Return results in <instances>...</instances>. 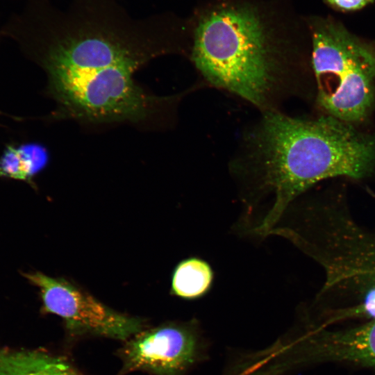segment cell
Wrapping results in <instances>:
<instances>
[{
	"instance_id": "obj_9",
	"label": "cell",
	"mask_w": 375,
	"mask_h": 375,
	"mask_svg": "<svg viewBox=\"0 0 375 375\" xmlns=\"http://www.w3.org/2000/svg\"><path fill=\"white\" fill-rule=\"evenodd\" d=\"M49 159L48 149L40 142L8 144L0 156V177L33 185L34 177L47 167Z\"/></svg>"
},
{
	"instance_id": "obj_3",
	"label": "cell",
	"mask_w": 375,
	"mask_h": 375,
	"mask_svg": "<svg viewBox=\"0 0 375 375\" xmlns=\"http://www.w3.org/2000/svg\"><path fill=\"white\" fill-rule=\"evenodd\" d=\"M189 58L204 82L251 103L260 112L281 110L298 93V52L252 8L225 6L198 22Z\"/></svg>"
},
{
	"instance_id": "obj_6",
	"label": "cell",
	"mask_w": 375,
	"mask_h": 375,
	"mask_svg": "<svg viewBox=\"0 0 375 375\" xmlns=\"http://www.w3.org/2000/svg\"><path fill=\"white\" fill-rule=\"evenodd\" d=\"M125 374L145 371L155 375H184L201 358L197 325L168 324L142 330L129 338L121 351Z\"/></svg>"
},
{
	"instance_id": "obj_8",
	"label": "cell",
	"mask_w": 375,
	"mask_h": 375,
	"mask_svg": "<svg viewBox=\"0 0 375 375\" xmlns=\"http://www.w3.org/2000/svg\"><path fill=\"white\" fill-rule=\"evenodd\" d=\"M0 375H79L58 357L42 351L0 347Z\"/></svg>"
},
{
	"instance_id": "obj_10",
	"label": "cell",
	"mask_w": 375,
	"mask_h": 375,
	"mask_svg": "<svg viewBox=\"0 0 375 375\" xmlns=\"http://www.w3.org/2000/svg\"><path fill=\"white\" fill-rule=\"evenodd\" d=\"M214 272L210 264L198 257H190L175 267L172 278V293L185 299L203 297L211 289Z\"/></svg>"
},
{
	"instance_id": "obj_5",
	"label": "cell",
	"mask_w": 375,
	"mask_h": 375,
	"mask_svg": "<svg viewBox=\"0 0 375 375\" xmlns=\"http://www.w3.org/2000/svg\"><path fill=\"white\" fill-rule=\"evenodd\" d=\"M22 275L39 289L43 310L62 319L74 334L126 340L144 327L142 319L115 311L63 278L40 272Z\"/></svg>"
},
{
	"instance_id": "obj_11",
	"label": "cell",
	"mask_w": 375,
	"mask_h": 375,
	"mask_svg": "<svg viewBox=\"0 0 375 375\" xmlns=\"http://www.w3.org/2000/svg\"><path fill=\"white\" fill-rule=\"evenodd\" d=\"M331 8L340 12L359 10L374 2V0H324Z\"/></svg>"
},
{
	"instance_id": "obj_1",
	"label": "cell",
	"mask_w": 375,
	"mask_h": 375,
	"mask_svg": "<svg viewBox=\"0 0 375 375\" xmlns=\"http://www.w3.org/2000/svg\"><path fill=\"white\" fill-rule=\"evenodd\" d=\"M170 52L152 35L107 26H83L53 35L33 57L45 72L47 94L56 103L50 119L85 127H173L180 103L197 88L160 96L135 78L150 61Z\"/></svg>"
},
{
	"instance_id": "obj_7",
	"label": "cell",
	"mask_w": 375,
	"mask_h": 375,
	"mask_svg": "<svg viewBox=\"0 0 375 375\" xmlns=\"http://www.w3.org/2000/svg\"><path fill=\"white\" fill-rule=\"evenodd\" d=\"M319 358L375 366V319L346 331L325 333L313 342Z\"/></svg>"
},
{
	"instance_id": "obj_4",
	"label": "cell",
	"mask_w": 375,
	"mask_h": 375,
	"mask_svg": "<svg viewBox=\"0 0 375 375\" xmlns=\"http://www.w3.org/2000/svg\"><path fill=\"white\" fill-rule=\"evenodd\" d=\"M310 31L317 103L343 122L363 121L375 101V44L332 17L312 19Z\"/></svg>"
},
{
	"instance_id": "obj_12",
	"label": "cell",
	"mask_w": 375,
	"mask_h": 375,
	"mask_svg": "<svg viewBox=\"0 0 375 375\" xmlns=\"http://www.w3.org/2000/svg\"><path fill=\"white\" fill-rule=\"evenodd\" d=\"M364 310L368 314L375 317V289L370 291L367 294L364 304Z\"/></svg>"
},
{
	"instance_id": "obj_2",
	"label": "cell",
	"mask_w": 375,
	"mask_h": 375,
	"mask_svg": "<svg viewBox=\"0 0 375 375\" xmlns=\"http://www.w3.org/2000/svg\"><path fill=\"white\" fill-rule=\"evenodd\" d=\"M244 133L230 169L244 193L247 217L264 204L250 233L268 236L292 203L315 183L362 178L375 166V136L326 115L314 119L260 112Z\"/></svg>"
}]
</instances>
